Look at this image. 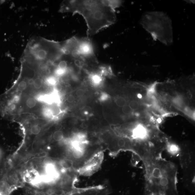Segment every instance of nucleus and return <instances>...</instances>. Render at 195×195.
I'll use <instances>...</instances> for the list:
<instances>
[{"label": "nucleus", "instance_id": "0eeeda50", "mask_svg": "<svg viewBox=\"0 0 195 195\" xmlns=\"http://www.w3.org/2000/svg\"><path fill=\"white\" fill-rule=\"evenodd\" d=\"M33 79L34 80L33 85H34V87L37 89H40L42 87L43 84V79L40 77L36 78V79H34L33 78Z\"/></svg>", "mask_w": 195, "mask_h": 195}, {"label": "nucleus", "instance_id": "dca6fc26", "mask_svg": "<svg viewBox=\"0 0 195 195\" xmlns=\"http://www.w3.org/2000/svg\"><path fill=\"white\" fill-rule=\"evenodd\" d=\"M136 103L134 102H132L130 103L129 106L131 109H135L137 108V105Z\"/></svg>", "mask_w": 195, "mask_h": 195}, {"label": "nucleus", "instance_id": "6e6552de", "mask_svg": "<svg viewBox=\"0 0 195 195\" xmlns=\"http://www.w3.org/2000/svg\"><path fill=\"white\" fill-rule=\"evenodd\" d=\"M26 104L27 107L29 108H33L36 106V102L34 98H31L27 100Z\"/></svg>", "mask_w": 195, "mask_h": 195}, {"label": "nucleus", "instance_id": "f3484780", "mask_svg": "<svg viewBox=\"0 0 195 195\" xmlns=\"http://www.w3.org/2000/svg\"><path fill=\"white\" fill-rule=\"evenodd\" d=\"M2 2V1H0V5H1V4Z\"/></svg>", "mask_w": 195, "mask_h": 195}, {"label": "nucleus", "instance_id": "20e7f679", "mask_svg": "<svg viewBox=\"0 0 195 195\" xmlns=\"http://www.w3.org/2000/svg\"><path fill=\"white\" fill-rule=\"evenodd\" d=\"M104 151H102L91 157L77 170L79 176H90L100 169L104 157Z\"/></svg>", "mask_w": 195, "mask_h": 195}, {"label": "nucleus", "instance_id": "7ed1b4c3", "mask_svg": "<svg viewBox=\"0 0 195 195\" xmlns=\"http://www.w3.org/2000/svg\"><path fill=\"white\" fill-rule=\"evenodd\" d=\"M141 23L154 40H158L166 45L173 42L171 21L165 13L160 12H146L142 16Z\"/></svg>", "mask_w": 195, "mask_h": 195}, {"label": "nucleus", "instance_id": "ddd939ff", "mask_svg": "<svg viewBox=\"0 0 195 195\" xmlns=\"http://www.w3.org/2000/svg\"><path fill=\"white\" fill-rule=\"evenodd\" d=\"M55 90L57 92H60L62 89V87L60 83H58L56 84L54 87Z\"/></svg>", "mask_w": 195, "mask_h": 195}, {"label": "nucleus", "instance_id": "f257e3e1", "mask_svg": "<svg viewBox=\"0 0 195 195\" xmlns=\"http://www.w3.org/2000/svg\"><path fill=\"white\" fill-rule=\"evenodd\" d=\"M120 1L72 0L65 1L60 7V12L77 13L84 18L87 27L88 37L115 23V9L121 5Z\"/></svg>", "mask_w": 195, "mask_h": 195}, {"label": "nucleus", "instance_id": "2eb2a0df", "mask_svg": "<svg viewBox=\"0 0 195 195\" xmlns=\"http://www.w3.org/2000/svg\"><path fill=\"white\" fill-rule=\"evenodd\" d=\"M84 90H82V89H79L77 91L76 94L77 96L80 97H81L84 95Z\"/></svg>", "mask_w": 195, "mask_h": 195}, {"label": "nucleus", "instance_id": "f8f14e48", "mask_svg": "<svg viewBox=\"0 0 195 195\" xmlns=\"http://www.w3.org/2000/svg\"><path fill=\"white\" fill-rule=\"evenodd\" d=\"M132 109L130 108L129 105H125L123 108V111L124 113L129 114L131 112Z\"/></svg>", "mask_w": 195, "mask_h": 195}, {"label": "nucleus", "instance_id": "f03ea898", "mask_svg": "<svg viewBox=\"0 0 195 195\" xmlns=\"http://www.w3.org/2000/svg\"><path fill=\"white\" fill-rule=\"evenodd\" d=\"M144 164L145 195H179L175 164L161 156Z\"/></svg>", "mask_w": 195, "mask_h": 195}, {"label": "nucleus", "instance_id": "9b49d317", "mask_svg": "<svg viewBox=\"0 0 195 195\" xmlns=\"http://www.w3.org/2000/svg\"><path fill=\"white\" fill-rule=\"evenodd\" d=\"M27 85L26 82L24 81H22L19 83L18 87L19 89L21 90H25L26 88Z\"/></svg>", "mask_w": 195, "mask_h": 195}, {"label": "nucleus", "instance_id": "1a4fd4ad", "mask_svg": "<svg viewBox=\"0 0 195 195\" xmlns=\"http://www.w3.org/2000/svg\"><path fill=\"white\" fill-rule=\"evenodd\" d=\"M31 131L32 133L34 135H37L40 133L41 131V128L40 126L35 125L32 127Z\"/></svg>", "mask_w": 195, "mask_h": 195}, {"label": "nucleus", "instance_id": "423d86ee", "mask_svg": "<svg viewBox=\"0 0 195 195\" xmlns=\"http://www.w3.org/2000/svg\"><path fill=\"white\" fill-rule=\"evenodd\" d=\"M53 139L56 141L60 142L62 141L64 137L63 133L60 130H57L54 132L53 135Z\"/></svg>", "mask_w": 195, "mask_h": 195}, {"label": "nucleus", "instance_id": "4468645a", "mask_svg": "<svg viewBox=\"0 0 195 195\" xmlns=\"http://www.w3.org/2000/svg\"><path fill=\"white\" fill-rule=\"evenodd\" d=\"M75 100V98L73 95H69L67 98V100L69 103H72L74 102Z\"/></svg>", "mask_w": 195, "mask_h": 195}, {"label": "nucleus", "instance_id": "39448f33", "mask_svg": "<svg viewBox=\"0 0 195 195\" xmlns=\"http://www.w3.org/2000/svg\"><path fill=\"white\" fill-rule=\"evenodd\" d=\"M165 150L171 155L173 156H179L181 149L179 146L175 144L167 142L165 146Z\"/></svg>", "mask_w": 195, "mask_h": 195}, {"label": "nucleus", "instance_id": "9d476101", "mask_svg": "<svg viewBox=\"0 0 195 195\" xmlns=\"http://www.w3.org/2000/svg\"><path fill=\"white\" fill-rule=\"evenodd\" d=\"M116 103L117 105H118L119 106H120V107L123 106V107L125 105L126 102H125V100L123 98H120L116 100Z\"/></svg>", "mask_w": 195, "mask_h": 195}]
</instances>
